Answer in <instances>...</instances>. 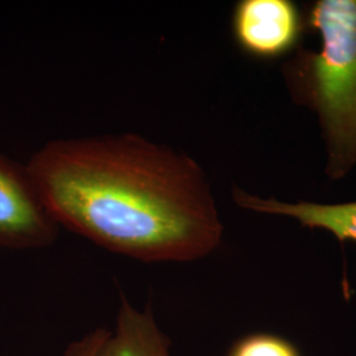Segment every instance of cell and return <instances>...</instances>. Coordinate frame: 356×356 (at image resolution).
<instances>
[{"label": "cell", "mask_w": 356, "mask_h": 356, "mask_svg": "<svg viewBox=\"0 0 356 356\" xmlns=\"http://www.w3.org/2000/svg\"><path fill=\"white\" fill-rule=\"evenodd\" d=\"M26 170L58 226L116 254L193 261L222 241L202 169L188 154L140 135L49 141Z\"/></svg>", "instance_id": "obj_1"}, {"label": "cell", "mask_w": 356, "mask_h": 356, "mask_svg": "<svg viewBox=\"0 0 356 356\" xmlns=\"http://www.w3.org/2000/svg\"><path fill=\"white\" fill-rule=\"evenodd\" d=\"M305 22L321 47L298 49L284 76L293 99L318 116L326 173L339 179L356 166V0H318Z\"/></svg>", "instance_id": "obj_2"}, {"label": "cell", "mask_w": 356, "mask_h": 356, "mask_svg": "<svg viewBox=\"0 0 356 356\" xmlns=\"http://www.w3.org/2000/svg\"><path fill=\"white\" fill-rule=\"evenodd\" d=\"M58 225L48 213L26 166L0 153V247L40 248L54 242Z\"/></svg>", "instance_id": "obj_3"}, {"label": "cell", "mask_w": 356, "mask_h": 356, "mask_svg": "<svg viewBox=\"0 0 356 356\" xmlns=\"http://www.w3.org/2000/svg\"><path fill=\"white\" fill-rule=\"evenodd\" d=\"M304 24L300 10L289 0H241L231 19L238 47L259 60H275L291 53Z\"/></svg>", "instance_id": "obj_4"}, {"label": "cell", "mask_w": 356, "mask_h": 356, "mask_svg": "<svg viewBox=\"0 0 356 356\" xmlns=\"http://www.w3.org/2000/svg\"><path fill=\"white\" fill-rule=\"evenodd\" d=\"M234 200L241 207L270 216L298 220L304 227L329 231L341 242L356 243V201L347 204H288L275 198H260L241 189H234Z\"/></svg>", "instance_id": "obj_5"}, {"label": "cell", "mask_w": 356, "mask_h": 356, "mask_svg": "<svg viewBox=\"0 0 356 356\" xmlns=\"http://www.w3.org/2000/svg\"><path fill=\"white\" fill-rule=\"evenodd\" d=\"M169 347L151 307L139 310L122 297L115 330L108 331L95 356H172Z\"/></svg>", "instance_id": "obj_6"}, {"label": "cell", "mask_w": 356, "mask_h": 356, "mask_svg": "<svg viewBox=\"0 0 356 356\" xmlns=\"http://www.w3.org/2000/svg\"><path fill=\"white\" fill-rule=\"evenodd\" d=\"M227 356H301L298 348L276 334L254 332L241 338Z\"/></svg>", "instance_id": "obj_7"}, {"label": "cell", "mask_w": 356, "mask_h": 356, "mask_svg": "<svg viewBox=\"0 0 356 356\" xmlns=\"http://www.w3.org/2000/svg\"><path fill=\"white\" fill-rule=\"evenodd\" d=\"M108 331L106 329H97L82 337L79 341L69 344L64 356H95L103 341L106 339Z\"/></svg>", "instance_id": "obj_8"}]
</instances>
